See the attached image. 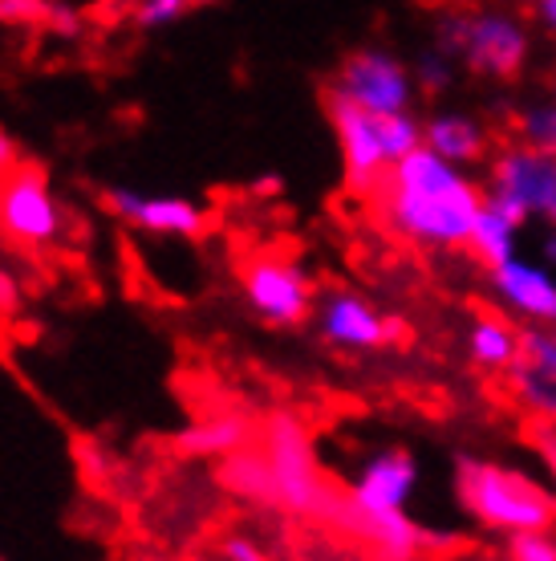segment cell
I'll list each match as a JSON object with an SVG mask.
<instances>
[{"instance_id": "1", "label": "cell", "mask_w": 556, "mask_h": 561, "mask_svg": "<svg viewBox=\"0 0 556 561\" xmlns=\"http://www.w3.org/2000/svg\"><path fill=\"white\" fill-rule=\"evenodd\" d=\"M382 225L398 240L431 253L467 249L487 192L472 180V171L447 163L431 147H418L398 159L374 196Z\"/></svg>"}, {"instance_id": "2", "label": "cell", "mask_w": 556, "mask_h": 561, "mask_svg": "<svg viewBox=\"0 0 556 561\" xmlns=\"http://www.w3.org/2000/svg\"><path fill=\"white\" fill-rule=\"evenodd\" d=\"M455 496L475 525L503 537L541 534V529H553L556 520L553 492L536 477L503 460H491V456H460L455 460Z\"/></svg>"}, {"instance_id": "3", "label": "cell", "mask_w": 556, "mask_h": 561, "mask_svg": "<svg viewBox=\"0 0 556 561\" xmlns=\"http://www.w3.org/2000/svg\"><path fill=\"white\" fill-rule=\"evenodd\" d=\"M329 127L341 154V175L354 196H374L390 168L422 147V118H415V111L370 114L329 94Z\"/></svg>"}, {"instance_id": "4", "label": "cell", "mask_w": 556, "mask_h": 561, "mask_svg": "<svg viewBox=\"0 0 556 561\" xmlns=\"http://www.w3.org/2000/svg\"><path fill=\"white\" fill-rule=\"evenodd\" d=\"M435 45L487 82H512L532 57L529 25L508 13H447L435 25Z\"/></svg>"}, {"instance_id": "5", "label": "cell", "mask_w": 556, "mask_h": 561, "mask_svg": "<svg viewBox=\"0 0 556 561\" xmlns=\"http://www.w3.org/2000/svg\"><path fill=\"white\" fill-rule=\"evenodd\" d=\"M265 463L273 477V501L292 513H309V517H341L334 492L325 484L309 444V432L301 427L297 415L277 411L265 427Z\"/></svg>"}, {"instance_id": "6", "label": "cell", "mask_w": 556, "mask_h": 561, "mask_svg": "<svg viewBox=\"0 0 556 561\" xmlns=\"http://www.w3.org/2000/svg\"><path fill=\"white\" fill-rule=\"evenodd\" d=\"M491 199L516 208L524 220L548 228L544 256H556V154L536 151L529 142H500L487 154V187Z\"/></svg>"}, {"instance_id": "7", "label": "cell", "mask_w": 556, "mask_h": 561, "mask_svg": "<svg viewBox=\"0 0 556 561\" xmlns=\"http://www.w3.org/2000/svg\"><path fill=\"white\" fill-rule=\"evenodd\" d=\"M66 204L54 192V183L37 163L21 168L0 183V237L16 249H54L66 237Z\"/></svg>"}, {"instance_id": "8", "label": "cell", "mask_w": 556, "mask_h": 561, "mask_svg": "<svg viewBox=\"0 0 556 561\" xmlns=\"http://www.w3.org/2000/svg\"><path fill=\"white\" fill-rule=\"evenodd\" d=\"M418 489V463L406 448L370 451L346 489V513L341 520L354 525V534L370 520L403 517Z\"/></svg>"}, {"instance_id": "9", "label": "cell", "mask_w": 556, "mask_h": 561, "mask_svg": "<svg viewBox=\"0 0 556 561\" xmlns=\"http://www.w3.org/2000/svg\"><path fill=\"white\" fill-rule=\"evenodd\" d=\"M329 94L370 114H403L415 106L418 82L403 57L386 54V49H354L337 66Z\"/></svg>"}, {"instance_id": "10", "label": "cell", "mask_w": 556, "mask_h": 561, "mask_svg": "<svg viewBox=\"0 0 556 561\" xmlns=\"http://www.w3.org/2000/svg\"><path fill=\"white\" fill-rule=\"evenodd\" d=\"M240 289H244V301H248L252 313L268 325H301L317 309L309 273L297 261L277 253H260L244 261Z\"/></svg>"}, {"instance_id": "11", "label": "cell", "mask_w": 556, "mask_h": 561, "mask_svg": "<svg viewBox=\"0 0 556 561\" xmlns=\"http://www.w3.org/2000/svg\"><path fill=\"white\" fill-rule=\"evenodd\" d=\"M102 204L111 216L147 237L195 240L208 232V211L187 196H163V192H139V187H106Z\"/></svg>"}, {"instance_id": "12", "label": "cell", "mask_w": 556, "mask_h": 561, "mask_svg": "<svg viewBox=\"0 0 556 561\" xmlns=\"http://www.w3.org/2000/svg\"><path fill=\"white\" fill-rule=\"evenodd\" d=\"M313 318H317L321 337L337 351L366 354L394 342V322L378 306H370L362 294H349V289H334L321 297Z\"/></svg>"}, {"instance_id": "13", "label": "cell", "mask_w": 556, "mask_h": 561, "mask_svg": "<svg viewBox=\"0 0 556 561\" xmlns=\"http://www.w3.org/2000/svg\"><path fill=\"white\" fill-rule=\"evenodd\" d=\"M487 285L508 318L529 325H556V273L544 261L512 256L487 273Z\"/></svg>"}, {"instance_id": "14", "label": "cell", "mask_w": 556, "mask_h": 561, "mask_svg": "<svg viewBox=\"0 0 556 561\" xmlns=\"http://www.w3.org/2000/svg\"><path fill=\"white\" fill-rule=\"evenodd\" d=\"M508 387L532 420L556 427V325L524 330V354L508 370Z\"/></svg>"}, {"instance_id": "15", "label": "cell", "mask_w": 556, "mask_h": 561, "mask_svg": "<svg viewBox=\"0 0 556 561\" xmlns=\"http://www.w3.org/2000/svg\"><path fill=\"white\" fill-rule=\"evenodd\" d=\"M422 147H431L435 154H443L447 163L475 168V163H487L491 135H487L484 123L467 111H435L431 118H422Z\"/></svg>"}, {"instance_id": "16", "label": "cell", "mask_w": 556, "mask_h": 561, "mask_svg": "<svg viewBox=\"0 0 556 561\" xmlns=\"http://www.w3.org/2000/svg\"><path fill=\"white\" fill-rule=\"evenodd\" d=\"M524 225H529V220H524L520 211L487 196L484 208H479V220H475V228H472V240H467V253L491 273V268H500L503 261L520 256Z\"/></svg>"}, {"instance_id": "17", "label": "cell", "mask_w": 556, "mask_h": 561, "mask_svg": "<svg viewBox=\"0 0 556 561\" xmlns=\"http://www.w3.org/2000/svg\"><path fill=\"white\" fill-rule=\"evenodd\" d=\"M524 354V330L508 313H479L467 325V358L487 375H508Z\"/></svg>"}, {"instance_id": "18", "label": "cell", "mask_w": 556, "mask_h": 561, "mask_svg": "<svg viewBox=\"0 0 556 561\" xmlns=\"http://www.w3.org/2000/svg\"><path fill=\"white\" fill-rule=\"evenodd\" d=\"M248 444V420L244 415H208L179 432V448L195 456H236Z\"/></svg>"}, {"instance_id": "19", "label": "cell", "mask_w": 556, "mask_h": 561, "mask_svg": "<svg viewBox=\"0 0 556 561\" xmlns=\"http://www.w3.org/2000/svg\"><path fill=\"white\" fill-rule=\"evenodd\" d=\"M516 139L536 147V151L556 154V99H541L529 102L516 111Z\"/></svg>"}, {"instance_id": "20", "label": "cell", "mask_w": 556, "mask_h": 561, "mask_svg": "<svg viewBox=\"0 0 556 561\" xmlns=\"http://www.w3.org/2000/svg\"><path fill=\"white\" fill-rule=\"evenodd\" d=\"M223 480H228L240 496H248V501H273V477H268L265 456H244V451L228 456Z\"/></svg>"}, {"instance_id": "21", "label": "cell", "mask_w": 556, "mask_h": 561, "mask_svg": "<svg viewBox=\"0 0 556 561\" xmlns=\"http://www.w3.org/2000/svg\"><path fill=\"white\" fill-rule=\"evenodd\" d=\"M455 66L460 61L447 54L443 45H431V49H422V57H418L410 70H415V82L422 94H443L447 85L455 82Z\"/></svg>"}, {"instance_id": "22", "label": "cell", "mask_w": 556, "mask_h": 561, "mask_svg": "<svg viewBox=\"0 0 556 561\" xmlns=\"http://www.w3.org/2000/svg\"><path fill=\"white\" fill-rule=\"evenodd\" d=\"M211 0H135V25L139 28H167L175 21H183L187 13L204 9Z\"/></svg>"}, {"instance_id": "23", "label": "cell", "mask_w": 556, "mask_h": 561, "mask_svg": "<svg viewBox=\"0 0 556 561\" xmlns=\"http://www.w3.org/2000/svg\"><path fill=\"white\" fill-rule=\"evenodd\" d=\"M54 0H0V25L9 28H45Z\"/></svg>"}, {"instance_id": "24", "label": "cell", "mask_w": 556, "mask_h": 561, "mask_svg": "<svg viewBox=\"0 0 556 561\" xmlns=\"http://www.w3.org/2000/svg\"><path fill=\"white\" fill-rule=\"evenodd\" d=\"M508 558L512 561H556V537L548 534V529H541V534L508 537Z\"/></svg>"}, {"instance_id": "25", "label": "cell", "mask_w": 556, "mask_h": 561, "mask_svg": "<svg viewBox=\"0 0 556 561\" xmlns=\"http://www.w3.org/2000/svg\"><path fill=\"white\" fill-rule=\"evenodd\" d=\"M532 448H536V456H541V463L548 468V477H553V484H556V427L536 423V427H532Z\"/></svg>"}, {"instance_id": "26", "label": "cell", "mask_w": 556, "mask_h": 561, "mask_svg": "<svg viewBox=\"0 0 556 561\" xmlns=\"http://www.w3.org/2000/svg\"><path fill=\"white\" fill-rule=\"evenodd\" d=\"M223 558L228 561H268V553L260 546H256V541H252V537H228V541H223Z\"/></svg>"}, {"instance_id": "27", "label": "cell", "mask_w": 556, "mask_h": 561, "mask_svg": "<svg viewBox=\"0 0 556 561\" xmlns=\"http://www.w3.org/2000/svg\"><path fill=\"white\" fill-rule=\"evenodd\" d=\"M21 163H25V159H21V147H16V139L4 127H0V183L9 180V175L21 168Z\"/></svg>"}, {"instance_id": "28", "label": "cell", "mask_w": 556, "mask_h": 561, "mask_svg": "<svg viewBox=\"0 0 556 561\" xmlns=\"http://www.w3.org/2000/svg\"><path fill=\"white\" fill-rule=\"evenodd\" d=\"M16 306H21V280L9 268H0V313H16Z\"/></svg>"}, {"instance_id": "29", "label": "cell", "mask_w": 556, "mask_h": 561, "mask_svg": "<svg viewBox=\"0 0 556 561\" xmlns=\"http://www.w3.org/2000/svg\"><path fill=\"white\" fill-rule=\"evenodd\" d=\"M532 13H536V21L556 37V0H532Z\"/></svg>"}, {"instance_id": "30", "label": "cell", "mask_w": 556, "mask_h": 561, "mask_svg": "<svg viewBox=\"0 0 556 561\" xmlns=\"http://www.w3.org/2000/svg\"><path fill=\"white\" fill-rule=\"evenodd\" d=\"M0 561H4V558H0Z\"/></svg>"}]
</instances>
